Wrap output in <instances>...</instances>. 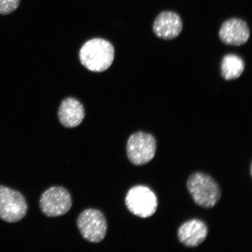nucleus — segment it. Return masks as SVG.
I'll return each instance as SVG.
<instances>
[{"mask_svg": "<svg viewBox=\"0 0 252 252\" xmlns=\"http://www.w3.org/2000/svg\"><path fill=\"white\" fill-rule=\"evenodd\" d=\"M115 58V49L108 40L94 38L87 41L80 51L81 64L90 71H105L111 66Z\"/></svg>", "mask_w": 252, "mask_h": 252, "instance_id": "1", "label": "nucleus"}, {"mask_svg": "<svg viewBox=\"0 0 252 252\" xmlns=\"http://www.w3.org/2000/svg\"><path fill=\"white\" fill-rule=\"evenodd\" d=\"M187 187L194 202L206 209L215 206L221 197L219 185L206 173H193L188 179Z\"/></svg>", "mask_w": 252, "mask_h": 252, "instance_id": "2", "label": "nucleus"}, {"mask_svg": "<svg viewBox=\"0 0 252 252\" xmlns=\"http://www.w3.org/2000/svg\"><path fill=\"white\" fill-rule=\"evenodd\" d=\"M126 207L134 215L146 219L156 212L158 200L155 193L144 186L132 188L126 194Z\"/></svg>", "mask_w": 252, "mask_h": 252, "instance_id": "3", "label": "nucleus"}, {"mask_svg": "<svg viewBox=\"0 0 252 252\" xmlns=\"http://www.w3.org/2000/svg\"><path fill=\"white\" fill-rule=\"evenodd\" d=\"M157 141L153 135L139 131L132 134L127 144V155L130 161L137 166L150 162L155 157Z\"/></svg>", "mask_w": 252, "mask_h": 252, "instance_id": "4", "label": "nucleus"}, {"mask_svg": "<svg viewBox=\"0 0 252 252\" xmlns=\"http://www.w3.org/2000/svg\"><path fill=\"white\" fill-rule=\"evenodd\" d=\"M27 211L28 204L23 194L0 185V219L9 223L17 222L24 218Z\"/></svg>", "mask_w": 252, "mask_h": 252, "instance_id": "5", "label": "nucleus"}, {"mask_svg": "<svg viewBox=\"0 0 252 252\" xmlns=\"http://www.w3.org/2000/svg\"><path fill=\"white\" fill-rule=\"evenodd\" d=\"M77 226L83 237L91 243H99L105 238L107 222L99 210L87 209L84 211L77 220Z\"/></svg>", "mask_w": 252, "mask_h": 252, "instance_id": "6", "label": "nucleus"}, {"mask_svg": "<svg viewBox=\"0 0 252 252\" xmlns=\"http://www.w3.org/2000/svg\"><path fill=\"white\" fill-rule=\"evenodd\" d=\"M39 205L41 211L47 217L62 216L71 209V195L64 188L52 187L44 192L40 197Z\"/></svg>", "mask_w": 252, "mask_h": 252, "instance_id": "7", "label": "nucleus"}, {"mask_svg": "<svg viewBox=\"0 0 252 252\" xmlns=\"http://www.w3.org/2000/svg\"><path fill=\"white\" fill-rule=\"evenodd\" d=\"M250 34L247 23L238 18L226 20L222 24L219 32L220 39L223 43L234 46L244 45L250 39Z\"/></svg>", "mask_w": 252, "mask_h": 252, "instance_id": "8", "label": "nucleus"}, {"mask_svg": "<svg viewBox=\"0 0 252 252\" xmlns=\"http://www.w3.org/2000/svg\"><path fill=\"white\" fill-rule=\"evenodd\" d=\"M180 16L172 11H163L157 16L153 25V31L160 39L171 40L177 37L182 31Z\"/></svg>", "mask_w": 252, "mask_h": 252, "instance_id": "9", "label": "nucleus"}, {"mask_svg": "<svg viewBox=\"0 0 252 252\" xmlns=\"http://www.w3.org/2000/svg\"><path fill=\"white\" fill-rule=\"evenodd\" d=\"M208 229L205 223L198 220L186 222L178 230L179 241L186 247L196 248L206 239Z\"/></svg>", "mask_w": 252, "mask_h": 252, "instance_id": "10", "label": "nucleus"}, {"mask_svg": "<svg viewBox=\"0 0 252 252\" xmlns=\"http://www.w3.org/2000/svg\"><path fill=\"white\" fill-rule=\"evenodd\" d=\"M58 116L61 124L67 128L76 127L85 117L84 108L82 104L73 97H68L60 106Z\"/></svg>", "mask_w": 252, "mask_h": 252, "instance_id": "11", "label": "nucleus"}, {"mask_svg": "<svg viewBox=\"0 0 252 252\" xmlns=\"http://www.w3.org/2000/svg\"><path fill=\"white\" fill-rule=\"evenodd\" d=\"M245 63L240 57L234 54H229L223 57L220 72L225 80H235L243 73Z\"/></svg>", "mask_w": 252, "mask_h": 252, "instance_id": "12", "label": "nucleus"}, {"mask_svg": "<svg viewBox=\"0 0 252 252\" xmlns=\"http://www.w3.org/2000/svg\"><path fill=\"white\" fill-rule=\"evenodd\" d=\"M20 2L21 0H0V14L12 13L19 7Z\"/></svg>", "mask_w": 252, "mask_h": 252, "instance_id": "13", "label": "nucleus"}]
</instances>
